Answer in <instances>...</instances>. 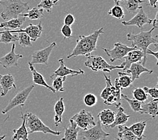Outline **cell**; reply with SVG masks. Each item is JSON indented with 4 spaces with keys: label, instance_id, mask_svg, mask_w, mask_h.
Masks as SVG:
<instances>
[{
    "label": "cell",
    "instance_id": "6da1fadb",
    "mask_svg": "<svg viewBox=\"0 0 158 140\" xmlns=\"http://www.w3.org/2000/svg\"><path fill=\"white\" fill-rule=\"evenodd\" d=\"M104 33V28L96 30L88 36L80 35L76 40V45L67 58L76 57L77 56H89L96 50L97 41L100 36Z\"/></svg>",
    "mask_w": 158,
    "mask_h": 140
},
{
    "label": "cell",
    "instance_id": "7a4b0ae2",
    "mask_svg": "<svg viewBox=\"0 0 158 140\" xmlns=\"http://www.w3.org/2000/svg\"><path fill=\"white\" fill-rule=\"evenodd\" d=\"M155 28L153 27L149 31H141L139 34L128 33L127 35V39L128 40L132 42L131 47L137 48L143 53L144 57L143 59L141 64L143 66L145 65L146 63V51L148 49L150 45H154L156 48H157V36L153 37L152 36V32H153Z\"/></svg>",
    "mask_w": 158,
    "mask_h": 140
},
{
    "label": "cell",
    "instance_id": "3957f363",
    "mask_svg": "<svg viewBox=\"0 0 158 140\" xmlns=\"http://www.w3.org/2000/svg\"><path fill=\"white\" fill-rule=\"evenodd\" d=\"M3 11L0 15L4 20L16 18L22 14L26 13L29 10L28 2H24L22 0H6L1 1Z\"/></svg>",
    "mask_w": 158,
    "mask_h": 140
},
{
    "label": "cell",
    "instance_id": "277c9868",
    "mask_svg": "<svg viewBox=\"0 0 158 140\" xmlns=\"http://www.w3.org/2000/svg\"><path fill=\"white\" fill-rule=\"evenodd\" d=\"M26 127L27 128L28 134L35 132H43L45 134H50L54 135H59L61 132L52 130L50 127L47 126L39 117L32 112H26Z\"/></svg>",
    "mask_w": 158,
    "mask_h": 140
},
{
    "label": "cell",
    "instance_id": "5b68a950",
    "mask_svg": "<svg viewBox=\"0 0 158 140\" xmlns=\"http://www.w3.org/2000/svg\"><path fill=\"white\" fill-rule=\"evenodd\" d=\"M84 66L91 69L94 71H102L104 73H109L110 71L116 69L123 70V66L121 65L116 66L110 65L104 58L98 55L88 56V59L85 62Z\"/></svg>",
    "mask_w": 158,
    "mask_h": 140
},
{
    "label": "cell",
    "instance_id": "8992f818",
    "mask_svg": "<svg viewBox=\"0 0 158 140\" xmlns=\"http://www.w3.org/2000/svg\"><path fill=\"white\" fill-rule=\"evenodd\" d=\"M79 133L83 140H106V138L110 135V134L103 130L102 125L99 120L94 126L86 130L80 129Z\"/></svg>",
    "mask_w": 158,
    "mask_h": 140
},
{
    "label": "cell",
    "instance_id": "52a82bcc",
    "mask_svg": "<svg viewBox=\"0 0 158 140\" xmlns=\"http://www.w3.org/2000/svg\"><path fill=\"white\" fill-rule=\"evenodd\" d=\"M34 88H35V85L32 84L31 86L26 87V88L22 90V91L18 92L16 95L9 102V103L7 104L6 107L2 110V114H6V113L10 111L11 110H12L15 107H18V106H20L21 108L23 107L25 104L26 101L27 100L30 94H31Z\"/></svg>",
    "mask_w": 158,
    "mask_h": 140
},
{
    "label": "cell",
    "instance_id": "ba28073f",
    "mask_svg": "<svg viewBox=\"0 0 158 140\" xmlns=\"http://www.w3.org/2000/svg\"><path fill=\"white\" fill-rule=\"evenodd\" d=\"M102 50L106 53V54L110 58V62H114L116 61H120L127 55L129 52L137 49L135 47H128L127 45L121 43H116L114 45V48L112 49H108L106 48H102Z\"/></svg>",
    "mask_w": 158,
    "mask_h": 140
},
{
    "label": "cell",
    "instance_id": "9c48e42d",
    "mask_svg": "<svg viewBox=\"0 0 158 140\" xmlns=\"http://www.w3.org/2000/svg\"><path fill=\"white\" fill-rule=\"evenodd\" d=\"M71 119L73 120L76 123L77 127L82 130L88 129L96 125L92 114L85 109H83L76 113L71 117Z\"/></svg>",
    "mask_w": 158,
    "mask_h": 140
},
{
    "label": "cell",
    "instance_id": "30bf717a",
    "mask_svg": "<svg viewBox=\"0 0 158 140\" xmlns=\"http://www.w3.org/2000/svg\"><path fill=\"white\" fill-rule=\"evenodd\" d=\"M55 47H57V44L54 42L52 43L49 46H48L46 48L34 52L32 55V62L31 63L32 65H36V64L48 65L49 57L51 54L52 51Z\"/></svg>",
    "mask_w": 158,
    "mask_h": 140
},
{
    "label": "cell",
    "instance_id": "8fae6325",
    "mask_svg": "<svg viewBox=\"0 0 158 140\" xmlns=\"http://www.w3.org/2000/svg\"><path fill=\"white\" fill-rule=\"evenodd\" d=\"M138 10V12L133 18H131L130 20L128 21H123L121 22L122 24L126 26H137L139 28L143 29V27L145 24H152L153 20L150 19L148 15L145 14L142 6Z\"/></svg>",
    "mask_w": 158,
    "mask_h": 140
},
{
    "label": "cell",
    "instance_id": "7c38bea8",
    "mask_svg": "<svg viewBox=\"0 0 158 140\" xmlns=\"http://www.w3.org/2000/svg\"><path fill=\"white\" fill-rule=\"evenodd\" d=\"M16 45L12 44L11 51L6 55L0 57V65L4 68H9L11 67H18V60L23 57L22 54H16L15 53Z\"/></svg>",
    "mask_w": 158,
    "mask_h": 140
},
{
    "label": "cell",
    "instance_id": "4fadbf2b",
    "mask_svg": "<svg viewBox=\"0 0 158 140\" xmlns=\"http://www.w3.org/2000/svg\"><path fill=\"white\" fill-rule=\"evenodd\" d=\"M59 63L60 65L59 68L54 71L53 74H52L50 76V78L52 79L57 76L67 77V75H71V76H76V75L84 74V71L81 70V69H79L77 70L69 69V68H68L65 66L63 59H59Z\"/></svg>",
    "mask_w": 158,
    "mask_h": 140
},
{
    "label": "cell",
    "instance_id": "5bb4252c",
    "mask_svg": "<svg viewBox=\"0 0 158 140\" xmlns=\"http://www.w3.org/2000/svg\"><path fill=\"white\" fill-rule=\"evenodd\" d=\"M11 33H18V32H25L31 38L33 42H35L36 40L40 37L43 32V26L40 22L38 24L34 25L30 24L27 27L24 29L20 28L19 30H14V31H9Z\"/></svg>",
    "mask_w": 158,
    "mask_h": 140
},
{
    "label": "cell",
    "instance_id": "9a60e30c",
    "mask_svg": "<svg viewBox=\"0 0 158 140\" xmlns=\"http://www.w3.org/2000/svg\"><path fill=\"white\" fill-rule=\"evenodd\" d=\"M144 57L143 53L139 49H135L127 53V55L124 57L125 62H123L121 66H123V70L127 71L129 70L131 65L134 63L140 62L141 63Z\"/></svg>",
    "mask_w": 158,
    "mask_h": 140
},
{
    "label": "cell",
    "instance_id": "2e32d148",
    "mask_svg": "<svg viewBox=\"0 0 158 140\" xmlns=\"http://www.w3.org/2000/svg\"><path fill=\"white\" fill-rule=\"evenodd\" d=\"M14 81L15 79L12 74H0V86H1L0 96L2 97L5 96L10 90H12L13 88L15 89L16 88V86L15 84Z\"/></svg>",
    "mask_w": 158,
    "mask_h": 140
},
{
    "label": "cell",
    "instance_id": "e0dca14e",
    "mask_svg": "<svg viewBox=\"0 0 158 140\" xmlns=\"http://www.w3.org/2000/svg\"><path fill=\"white\" fill-rule=\"evenodd\" d=\"M126 72L131 75V79L133 82L135 79L139 78V76L141 74L145 72L151 74L153 73V70L148 69L144 66H143L141 63L137 62L131 64L129 70H127Z\"/></svg>",
    "mask_w": 158,
    "mask_h": 140
},
{
    "label": "cell",
    "instance_id": "ac0fdd59",
    "mask_svg": "<svg viewBox=\"0 0 158 140\" xmlns=\"http://www.w3.org/2000/svg\"><path fill=\"white\" fill-rule=\"evenodd\" d=\"M21 108V107H20ZM21 118L22 119V123L21 126L18 129H13L14 135L12 138V140H28V133L27 128L26 127V112L24 113L22 111L21 108Z\"/></svg>",
    "mask_w": 158,
    "mask_h": 140
},
{
    "label": "cell",
    "instance_id": "d6986e66",
    "mask_svg": "<svg viewBox=\"0 0 158 140\" xmlns=\"http://www.w3.org/2000/svg\"><path fill=\"white\" fill-rule=\"evenodd\" d=\"M141 114L149 115L152 119H156L158 115V100L155 98L148 103H143L141 105Z\"/></svg>",
    "mask_w": 158,
    "mask_h": 140
},
{
    "label": "cell",
    "instance_id": "ffe728a7",
    "mask_svg": "<svg viewBox=\"0 0 158 140\" xmlns=\"http://www.w3.org/2000/svg\"><path fill=\"white\" fill-rule=\"evenodd\" d=\"M26 20V18L24 16H18L16 18L10 19L9 20L3 22L0 24V28L5 29L6 31H14L18 28H21Z\"/></svg>",
    "mask_w": 158,
    "mask_h": 140
},
{
    "label": "cell",
    "instance_id": "44dd1931",
    "mask_svg": "<svg viewBox=\"0 0 158 140\" xmlns=\"http://www.w3.org/2000/svg\"><path fill=\"white\" fill-rule=\"evenodd\" d=\"M28 66H29L30 70H31V72L32 74V78H33L34 84L36 85H39V86L45 87V88L49 89L53 93L56 92L55 90L52 88V86H50L46 82V80H45V79L44 78L43 75L39 73L38 71L36 70L35 67H34V66L31 62H28Z\"/></svg>",
    "mask_w": 158,
    "mask_h": 140
},
{
    "label": "cell",
    "instance_id": "7402d4cb",
    "mask_svg": "<svg viewBox=\"0 0 158 140\" xmlns=\"http://www.w3.org/2000/svg\"><path fill=\"white\" fill-rule=\"evenodd\" d=\"M98 117L102 125L108 128L109 125H110L114 122L115 112L110 109H104L98 113Z\"/></svg>",
    "mask_w": 158,
    "mask_h": 140
},
{
    "label": "cell",
    "instance_id": "603a6c76",
    "mask_svg": "<svg viewBox=\"0 0 158 140\" xmlns=\"http://www.w3.org/2000/svg\"><path fill=\"white\" fill-rule=\"evenodd\" d=\"M118 74L119 75V78L115 79V86H118L121 89L130 88V87L133 86V82L132 79H131V77L129 75V74L119 71Z\"/></svg>",
    "mask_w": 158,
    "mask_h": 140
},
{
    "label": "cell",
    "instance_id": "cb8c5ba5",
    "mask_svg": "<svg viewBox=\"0 0 158 140\" xmlns=\"http://www.w3.org/2000/svg\"><path fill=\"white\" fill-rule=\"evenodd\" d=\"M117 112L115 114V117H114V122L112 123L110 125H109L108 128H110V129H113L116 126L120 125H124L127 122V121L129 120V119L131 117V115H127L125 112V110L120 106L119 107L117 108Z\"/></svg>",
    "mask_w": 158,
    "mask_h": 140
},
{
    "label": "cell",
    "instance_id": "d4e9b609",
    "mask_svg": "<svg viewBox=\"0 0 158 140\" xmlns=\"http://www.w3.org/2000/svg\"><path fill=\"white\" fill-rule=\"evenodd\" d=\"M69 122L70 126L65 128L64 137L61 140H77V135L80 129L77 127L76 123L73 120L71 119Z\"/></svg>",
    "mask_w": 158,
    "mask_h": 140
},
{
    "label": "cell",
    "instance_id": "484cf974",
    "mask_svg": "<svg viewBox=\"0 0 158 140\" xmlns=\"http://www.w3.org/2000/svg\"><path fill=\"white\" fill-rule=\"evenodd\" d=\"M55 117H54V121H55V127H58L59 125L63 123L62 119H63V114L64 111H65V105L63 103V98H60L59 100L56 103L55 105Z\"/></svg>",
    "mask_w": 158,
    "mask_h": 140
},
{
    "label": "cell",
    "instance_id": "4316f807",
    "mask_svg": "<svg viewBox=\"0 0 158 140\" xmlns=\"http://www.w3.org/2000/svg\"><path fill=\"white\" fill-rule=\"evenodd\" d=\"M147 125V121H139L133 124L130 127H127L130 131L137 136L139 140H142L143 138H145L146 136L143 135L145 129Z\"/></svg>",
    "mask_w": 158,
    "mask_h": 140
},
{
    "label": "cell",
    "instance_id": "83f0119b",
    "mask_svg": "<svg viewBox=\"0 0 158 140\" xmlns=\"http://www.w3.org/2000/svg\"><path fill=\"white\" fill-rule=\"evenodd\" d=\"M20 16L27 17L31 20H40L44 17V10L42 8H39L38 7H35L31 10H28L27 12L24 14H22L20 15Z\"/></svg>",
    "mask_w": 158,
    "mask_h": 140
},
{
    "label": "cell",
    "instance_id": "f1b7e54d",
    "mask_svg": "<svg viewBox=\"0 0 158 140\" xmlns=\"http://www.w3.org/2000/svg\"><path fill=\"white\" fill-rule=\"evenodd\" d=\"M118 138H121L124 140H139L132 131H130L127 126L120 125L118 126Z\"/></svg>",
    "mask_w": 158,
    "mask_h": 140
},
{
    "label": "cell",
    "instance_id": "f546056e",
    "mask_svg": "<svg viewBox=\"0 0 158 140\" xmlns=\"http://www.w3.org/2000/svg\"><path fill=\"white\" fill-rule=\"evenodd\" d=\"M123 2L124 6L128 12L130 13H136L141 7L139 6V4L144 3V1H142V0H123Z\"/></svg>",
    "mask_w": 158,
    "mask_h": 140
},
{
    "label": "cell",
    "instance_id": "4dcf8cb0",
    "mask_svg": "<svg viewBox=\"0 0 158 140\" xmlns=\"http://www.w3.org/2000/svg\"><path fill=\"white\" fill-rule=\"evenodd\" d=\"M0 43L4 44H9L11 43H15L18 40V36L17 35H13L9 31H5L0 32Z\"/></svg>",
    "mask_w": 158,
    "mask_h": 140
},
{
    "label": "cell",
    "instance_id": "1f68e13d",
    "mask_svg": "<svg viewBox=\"0 0 158 140\" xmlns=\"http://www.w3.org/2000/svg\"><path fill=\"white\" fill-rule=\"evenodd\" d=\"M108 14L118 19V20H121L125 18V12H124L123 7L120 5H114L108 11Z\"/></svg>",
    "mask_w": 158,
    "mask_h": 140
},
{
    "label": "cell",
    "instance_id": "d6a6232c",
    "mask_svg": "<svg viewBox=\"0 0 158 140\" xmlns=\"http://www.w3.org/2000/svg\"><path fill=\"white\" fill-rule=\"evenodd\" d=\"M121 98H123L124 100H125L128 103H129L130 107L131 109L133 110L134 112H140L141 105L143 103H141V102H139L136 99H131L129 97H128L125 94H121Z\"/></svg>",
    "mask_w": 158,
    "mask_h": 140
},
{
    "label": "cell",
    "instance_id": "836d02e7",
    "mask_svg": "<svg viewBox=\"0 0 158 140\" xmlns=\"http://www.w3.org/2000/svg\"><path fill=\"white\" fill-rule=\"evenodd\" d=\"M133 95L135 99L137 100L144 103L148 99V95L144 90L141 88H136L133 90Z\"/></svg>",
    "mask_w": 158,
    "mask_h": 140
},
{
    "label": "cell",
    "instance_id": "e575fe53",
    "mask_svg": "<svg viewBox=\"0 0 158 140\" xmlns=\"http://www.w3.org/2000/svg\"><path fill=\"white\" fill-rule=\"evenodd\" d=\"M18 43L22 47H32L31 39L30 36L25 32H18Z\"/></svg>",
    "mask_w": 158,
    "mask_h": 140
},
{
    "label": "cell",
    "instance_id": "d590c367",
    "mask_svg": "<svg viewBox=\"0 0 158 140\" xmlns=\"http://www.w3.org/2000/svg\"><path fill=\"white\" fill-rule=\"evenodd\" d=\"M66 80L65 76H57L52 82V88H53L55 92H63V83Z\"/></svg>",
    "mask_w": 158,
    "mask_h": 140
},
{
    "label": "cell",
    "instance_id": "8d00e7d4",
    "mask_svg": "<svg viewBox=\"0 0 158 140\" xmlns=\"http://www.w3.org/2000/svg\"><path fill=\"white\" fill-rule=\"evenodd\" d=\"M104 74V78H105V79H106V88H105L103 90L102 92H101V94H100V97L102 98V99L104 100L106 99V98L109 96L111 94V87L112 86V84L111 82V79H110V76H107V75Z\"/></svg>",
    "mask_w": 158,
    "mask_h": 140
},
{
    "label": "cell",
    "instance_id": "74e56055",
    "mask_svg": "<svg viewBox=\"0 0 158 140\" xmlns=\"http://www.w3.org/2000/svg\"><path fill=\"white\" fill-rule=\"evenodd\" d=\"M84 104L89 107H94V106L97 104L98 98L95 94L92 93L87 94L84 98Z\"/></svg>",
    "mask_w": 158,
    "mask_h": 140
},
{
    "label": "cell",
    "instance_id": "f35d334b",
    "mask_svg": "<svg viewBox=\"0 0 158 140\" xmlns=\"http://www.w3.org/2000/svg\"><path fill=\"white\" fill-rule=\"evenodd\" d=\"M55 6L52 0H41L39 4L37 5V7L39 8L45 10L47 12H51L52 7Z\"/></svg>",
    "mask_w": 158,
    "mask_h": 140
},
{
    "label": "cell",
    "instance_id": "ab89813d",
    "mask_svg": "<svg viewBox=\"0 0 158 140\" xmlns=\"http://www.w3.org/2000/svg\"><path fill=\"white\" fill-rule=\"evenodd\" d=\"M143 89L144 90V91L149 94V95L151 96L153 99H155V98H158V90H157V85H156L155 87L152 88H149L147 86H144Z\"/></svg>",
    "mask_w": 158,
    "mask_h": 140
},
{
    "label": "cell",
    "instance_id": "60d3db41",
    "mask_svg": "<svg viewBox=\"0 0 158 140\" xmlns=\"http://www.w3.org/2000/svg\"><path fill=\"white\" fill-rule=\"evenodd\" d=\"M61 32L65 37V39H71L72 36V29L70 26L64 24L61 29Z\"/></svg>",
    "mask_w": 158,
    "mask_h": 140
},
{
    "label": "cell",
    "instance_id": "b9f144b4",
    "mask_svg": "<svg viewBox=\"0 0 158 140\" xmlns=\"http://www.w3.org/2000/svg\"><path fill=\"white\" fill-rule=\"evenodd\" d=\"M75 22V18L73 14H67L65 19H64V23L65 25L71 26Z\"/></svg>",
    "mask_w": 158,
    "mask_h": 140
},
{
    "label": "cell",
    "instance_id": "7bdbcfd3",
    "mask_svg": "<svg viewBox=\"0 0 158 140\" xmlns=\"http://www.w3.org/2000/svg\"><path fill=\"white\" fill-rule=\"evenodd\" d=\"M116 98L112 95V94H110V95H109L106 100H104V103L106 104V105H108V106H110V105H112L113 104H116Z\"/></svg>",
    "mask_w": 158,
    "mask_h": 140
},
{
    "label": "cell",
    "instance_id": "ee69618b",
    "mask_svg": "<svg viewBox=\"0 0 158 140\" xmlns=\"http://www.w3.org/2000/svg\"><path fill=\"white\" fill-rule=\"evenodd\" d=\"M153 55L154 57L156 58V65L157 66L158 65V52H157V51H156V52H154V51H153L151 49H147V51H146V55Z\"/></svg>",
    "mask_w": 158,
    "mask_h": 140
},
{
    "label": "cell",
    "instance_id": "f6af8a7d",
    "mask_svg": "<svg viewBox=\"0 0 158 140\" xmlns=\"http://www.w3.org/2000/svg\"><path fill=\"white\" fill-rule=\"evenodd\" d=\"M148 1H149L148 6L153 7V8H156L157 7V3L158 0H148Z\"/></svg>",
    "mask_w": 158,
    "mask_h": 140
},
{
    "label": "cell",
    "instance_id": "bcb514c9",
    "mask_svg": "<svg viewBox=\"0 0 158 140\" xmlns=\"http://www.w3.org/2000/svg\"><path fill=\"white\" fill-rule=\"evenodd\" d=\"M152 24H153V27H154L155 28H157V12H156L155 19H154V20H153Z\"/></svg>",
    "mask_w": 158,
    "mask_h": 140
},
{
    "label": "cell",
    "instance_id": "7dc6e473",
    "mask_svg": "<svg viewBox=\"0 0 158 140\" xmlns=\"http://www.w3.org/2000/svg\"><path fill=\"white\" fill-rule=\"evenodd\" d=\"M113 1H114V3H115V5H119V3L120 2H123V0H113Z\"/></svg>",
    "mask_w": 158,
    "mask_h": 140
},
{
    "label": "cell",
    "instance_id": "c3c4849f",
    "mask_svg": "<svg viewBox=\"0 0 158 140\" xmlns=\"http://www.w3.org/2000/svg\"><path fill=\"white\" fill-rule=\"evenodd\" d=\"M6 138V135H2L0 136V140H3Z\"/></svg>",
    "mask_w": 158,
    "mask_h": 140
},
{
    "label": "cell",
    "instance_id": "681fc988",
    "mask_svg": "<svg viewBox=\"0 0 158 140\" xmlns=\"http://www.w3.org/2000/svg\"><path fill=\"white\" fill-rule=\"evenodd\" d=\"M59 1V0H54L53 1V3H54V4L55 5V4H57V2Z\"/></svg>",
    "mask_w": 158,
    "mask_h": 140
},
{
    "label": "cell",
    "instance_id": "f907efd6",
    "mask_svg": "<svg viewBox=\"0 0 158 140\" xmlns=\"http://www.w3.org/2000/svg\"><path fill=\"white\" fill-rule=\"evenodd\" d=\"M114 140H124V139H121V138H116L114 139Z\"/></svg>",
    "mask_w": 158,
    "mask_h": 140
},
{
    "label": "cell",
    "instance_id": "816d5d0a",
    "mask_svg": "<svg viewBox=\"0 0 158 140\" xmlns=\"http://www.w3.org/2000/svg\"><path fill=\"white\" fill-rule=\"evenodd\" d=\"M0 2H1V0H0Z\"/></svg>",
    "mask_w": 158,
    "mask_h": 140
}]
</instances>
